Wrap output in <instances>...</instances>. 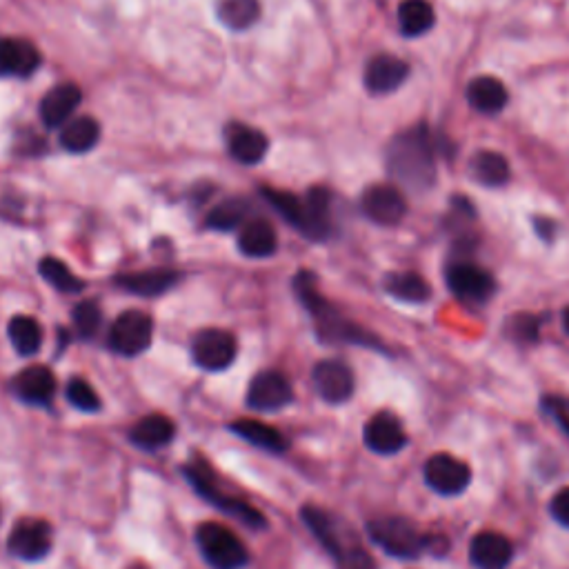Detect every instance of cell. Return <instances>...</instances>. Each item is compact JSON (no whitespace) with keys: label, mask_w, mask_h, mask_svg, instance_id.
Returning <instances> with one entry per match:
<instances>
[{"label":"cell","mask_w":569,"mask_h":569,"mask_svg":"<svg viewBox=\"0 0 569 569\" xmlns=\"http://www.w3.org/2000/svg\"><path fill=\"white\" fill-rule=\"evenodd\" d=\"M238 352L236 338L225 329H205L192 343V356L207 372H221L234 363Z\"/></svg>","instance_id":"ba28073f"},{"label":"cell","mask_w":569,"mask_h":569,"mask_svg":"<svg viewBox=\"0 0 569 569\" xmlns=\"http://www.w3.org/2000/svg\"><path fill=\"white\" fill-rule=\"evenodd\" d=\"M303 521L312 529V534L323 543L329 554L336 558L341 569H376L374 558L369 556L361 543L347 532V529L336 521L332 514L318 507H305Z\"/></svg>","instance_id":"3957f363"},{"label":"cell","mask_w":569,"mask_h":569,"mask_svg":"<svg viewBox=\"0 0 569 569\" xmlns=\"http://www.w3.org/2000/svg\"><path fill=\"white\" fill-rule=\"evenodd\" d=\"M7 336L21 356H32L43 345V329L32 316H14L7 325Z\"/></svg>","instance_id":"1f68e13d"},{"label":"cell","mask_w":569,"mask_h":569,"mask_svg":"<svg viewBox=\"0 0 569 569\" xmlns=\"http://www.w3.org/2000/svg\"><path fill=\"white\" fill-rule=\"evenodd\" d=\"M512 334L516 341L523 343H536L538 341V318L521 314L512 318Z\"/></svg>","instance_id":"f35d334b"},{"label":"cell","mask_w":569,"mask_h":569,"mask_svg":"<svg viewBox=\"0 0 569 569\" xmlns=\"http://www.w3.org/2000/svg\"><path fill=\"white\" fill-rule=\"evenodd\" d=\"M534 229L536 234L543 238V241L552 243L554 236H556V223L549 221V218H534Z\"/></svg>","instance_id":"60d3db41"},{"label":"cell","mask_w":569,"mask_h":569,"mask_svg":"<svg viewBox=\"0 0 569 569\" xmlns=\"http://www.w3.org/2000/svg\"><path fill=\"white\" fill-rule=\"evenodd\" d=\"M507 87L494 76H478L467 85V101L478 114H501L507 105Z\"/></svg>","instance_id":"603a6c76"},{"label":"cell","mask_w":569,"mask_h":569,"mask_svg":"<svg viewBox=\"0 0 569 569\" xmlns=\"http://www.w3.org/2000/svg\"><path fill=\"white\" fill-rule=\"evenodd\" d=\"M101 138V125L92 116H78L63 125L61 145L72 154H85Z\"/></svg>","instance_id":"83f0119b"},{"label":"cell","mask_w":569,"mask_h":569,"mask_svg":"<svg viewBox=\"0 0 569 569\" xmlns=\"http://www.w3.org/2000/svg\"><path fill=\"white\" fill-rule=\"evenodd\" d=\"M389 296L403 303H425L429 298V285L414 272H394L385 278Z\"/></svg>","instance_id":"d6a6232c"},{"label":"cell","mask_w":569,"mask_h":569,"mask_svg":"<svg viewBox=\"0 0 569 569\" xmlns=\"http://www.w3.org/2000/svg\"><path fill=\"white\" fill-rule=\"evenodd\" d=\"M81 101V89L72 83L49 89L41 101V121L47 127H63L65 123L72 121V114L76 112V107L81 105Z\"/></svg>","instance_id":"d6986e66"},{"label":"cell","mask_w":569,"mask_h":569,"mask_svg":"<svg viewBox=\"0 0 569 569\" xmlns=\"http://www.w3.org/2000/svg\"><path fill=\"white\" fill-rule=\"evenodd\" d=\"M549 412L554 414V418L558 421V425H561V427L565 429V432L569 434V412H567V409L558 405L556 401H552V403H549Z\"/></svg>","instance_id":"b9f144b4"},{"label":"cell","mask_w":569,"mask_h":569,"mask_svg":"<svg viewBox=\"0 0 569 569\" xmlns=\"http://www.w3.org/2000/svg\"><path fill=\"white\" fill-rule=\"evenodd\" d=\"M41 65L38 49L23 38H0V78H25Z\"/></svg>","instance_id":"e0dca14e"},{"label":"cell","mask_w":569,"mask_h":569,"mask_svg":"<svg viewBox=\"0 0 569 569\" xmlns=\"http://www.w3.org/2000/svg\"><path fill=\"white\" fill-rule=\"evenodd\" d=\"M74 327L83 338H92L101 327V307L94 301H83L74 307Z\"/></svg>","instance_id":"74e56055"},{"label":"cell","mask_w":569,"mask_h":569,"mask_svg":"<svg viewBox=\"0 0 569 569\" xmlns=\"http://www.w3.org/2000/svg\"><path fill=\"white\" fill-rule=\"evenodd\" d=\"M387 169L398 183L423 192L436 178L434 147L425 127H414L398 134L387 149Z\"/></svg>","instance_id":"6da1fadb"},{"label":"cell","mask_w":569,"mask_h":569,"mask_svg":"<svg viewBox=\"0 0 569 569\" xmlns=\"http://www.w3.org/2000/svg\"><path fill=\"white\" fill-rule=\"evenodd\" d=\"M229 152L243 165L261 163L267 154V138L258 129L236 123L227 129Z\"/></svg>","instance_id":"7402d4cb"},{"label":"cell","mask_w":569,"mask_h":569,"mask_svg":"<svg viewBox=\"0 0 569 569\" xmlns=\"http://www.w3.org/2000/svg\"><path fill=\"white\" fill-rule=\"evenodd\" d=\"M409 76V67L392 54H378L365 67V87L372 94H392Z\"/></svg>","instance_id":"2e32d148"},{"label":"cell","mask_w":569,"mask_h":569,"mask_svg":"<svg viewBox=\"0 0 569 569\" xmlns=\"http://www.w3.org/2000/svg\"><path fill=\"white\" fill-rule=\"evenodd\" d=\"M469 172H472L474 181L485 187H503L512 172H509V163L503 154L498 152H476L472 163H469Z\"/></svg>","instance_id":"4316f807"},{"label":"cell","mask_w":569,"mask_h":569,"mask_svg":"<svg viewBox=\"0 0 569 569\" xmlns=\"http://www.w3.org/2000/svg\"><path fill=\"white\" fill-rule=\"evenodd\" d=\"M174 434L176 427L172 418L163 414H149L129 429V441L143 449H161L167 443H172Z\"/></svg>","instance_id":"cb8c5ba5"},{"label":"cell","mask_w":569,"mask_h":569,"mask_svg":"<svg viewBox=\"0 0 569 569\" xmlns=\"http://www.w3.org/2000/svg\"><path fill=\"white\" fill-rule=\"evenodd\" d=\"M52 527L41 518H23L16 523L12 534H9L7 547L14 556L23 558V561H41L52 549Z\"/></svg>","instance_id":"9c48e42d"},{"label":"cell","mask_w":569,"mask_h":569,"mask_svg":"<svg viewBox=\"0 0 569 569\" xmlns=\"http://www.w3.org/2000/svg\"><path fill=\"white\" fill-rule=\"evenodd\" d=\"M232 429L238 436H243L245 441L252 443L254 447L267 449V452H285L287 449L285 436L278 432V429L269 427L261 421H254V418H241V421L232 423Z\"/></svg>","instance_id":"4dcf8cb0"},{"label":"cell","mask_w":569,"mask_h":569,"mask_svg":"<svg viewBox=\"0 0 569 569\" xmlns=\"http://www.w3.org/2000/svg\"><path fill=\"white\" fill-rule=\"evenodd\" d=\"M154 321L145 312L129 309L109 329V347L121 356H138L152 345Z\"/></svg>","instance_id":"52a82bcc"},{"label":"cell","mask_w":569,"mask_h":569,"mask_svg":"<svg viewBox=\"0 0 569 569\" xmlns=\"http://www.w3.org/2000/svg\"><path fill=\"white\" fill-rule=\"evenodd\" d=\"M238 247L249 258H267L276 252L278 241L274 227L267 221H249L238 236Z\"/></svg>","instance_id":"484cf974"},{"label":"cell","mask_w":569,"mask_h":569,"mask_svg":"<svg viewBox=\"0 0 569 569\" xmlns=\"http://www.w3.org/2000/svg\"><path fill=\"white\" fill-rule=\"evenodd\" d=\"M445 278L449 289L467 303H485L487 298H492L496 289L492 274L467 261L449 265Z\"/></svg>","instance_id":"8fae6325"},{"label":"cell","mask_w":569,"mask_h":569,"mask_svg":"<svg viewBox=\"0 0 569 569\" xmlns=\"http://www.w3.org/2000/svg\"><path fill=\"white\" fill-rule=\"evenodd\" d=\"M41 276L49 285L63 294H78L85 289V283L81 281V278H78L65 263L56 261V258L52 256L43 258L41 261Z\"/></svg>","instance_id":"e575fe53"},{"label":"cell","mask_w":569,"mask_h":569,"mask_svg":"<svg viewBox=\"0 0 569 569\" xmlns=\"http://www.w3.org/2000/svg\"><path fill=\"white\" fill-rule=\"evenodd\" d=\"M425 481L441 496H456L467 489L472 481V469L465 461L449 454H436L425 461Z\"/></svg>","instance_id":"30bf717a"},{"label":"cell","mask_w":569,"mask_h":569,"mask_svg":"<svg viewBox=\"0 0 569 569\" xmlns=\"http://www.w3.org/2000/svg\"><path fill=\"white\" fill-rule=\"evenodd\" d=\"M176 281L178 276L176 272H172V269L156 267V269H145V272L125 274L118 278V285L138 296H161L163 292H167V289H172Z\"/></svg>","instance_id":"d4e9b609"},{"label":"cell","mask_w":569,"mask_h":569,"mask_svg":"<svg viewBox=\"0 0 569 569\" xmlns=\"http://www.w3.org/2000/svg\"><path fill=\"white\" fill-rule=\"evenodd\" d=\"M365 445L372 449L376 454H396L407 445V434L403 429V423L398 421L394 414L389 412H378L372 416L365 425Z\"/></svg>","instance_id":"9a60e30c"},{"label":"cell","mask_w":569,"mask_h":569,"mask_svg":"<svg viewBox=\"0 0 569 569\" xmlns=\"http://www.w3.org/2000/svg\"><path fill=\"white\" fill-rule=\"evenodd\" d=\"M563 327H565V332L569 334V307L563 312Z\"/></svg>","instance_id":"7bdbcfd3"},{"label":"cell","mask_w":569,"mask_h":569,"mask_svg":"<svg viewBox=\"0 0 569 569\" xmlns=\"http://www.w3.org/2000/svg\"><path fill=\"white\" fill-rule=\"evenodd\" d=\"M329 203H332V198L323 187L309 189L303 198V223L298 229L312 241H323L332 232V218H329V209L332 207H329Z\"/></svg>","instance_id":"44dd1931"},{"label":"cell","mask_w":569,"mask_h":569,"mask_svg":"<svg viewBox=\"0 0 569 569\" xmlns=\"http://www.w3.org/2000/svg\"><path fill=\"white\" fill-rule=\"evenodd\" d=\"M469 558L476 569H505L514 558V547L503 534L483 532L469 545Z\"/></svg>","instance_id":"ac0fdd59"},{"label":"cell","mask_w":569,"mask_h":569,"mask_svg":"<svg viewBox=\"0 0 569 569\" xmlns=\"http://www.w3.org/2000/svg\"><path fill=\"white\" fill-rule=\"evenodd\" d=\"M361 207L369 221L376 225H398L407 214L403 192L394 185H372L363 194Z\"/></svg>","instance_id":"7c38bea8"},{"label":"cell","mask_w":569,"mask_h":569,"mask_svg":"<svg viewBox=\"0 0 569 569\" xmlns=\"http://www.w3.org/2000/svg\"><path fill=\"white\" fill-rule=\"evenodd\" d=\"M292 401V385L281 372H261L249 383L247 405L258 412H278Z\"/></svg>","instance_id":"4fadbf2b"},{"label":"cell","mask_w":569,"mask_h":569,"mask_svg":"<svg viewBox=\"0 0 569 569\" xmlns=\"http://www.w3.org/2000/svg\"><path fill=\"white\" fill-rule=\"evenodd\" d=\"M372 541L398 558H418L427 549V538L414 523L401 516H383L367 525Z\"/></svg>","instance_id":"5b68a950"},{"label":"cell","mask_w":569,"mask_h":569,"mask_svg":"<svg viewBox=\"0 0 569 569\" xmlns=\"http://www.w3.org/2000/svg\"><path fill=\"white\" fill-rule=\"evenodd\" d=\"M247 212L249 205L243 198H227V201L216 205L212 212L207 214V227L216 229V232H232V229L245 223Z\"/></svg>","instance_id":"836d02e7"},{"label":"cell","mask_w":569,"mask_h":569,"mask_svg":"<svg viewBox=\"0 0 569 569\" xmlns=\"http://www.w3.org/2000/svg\"><path fill=\"white\" fill-rule=\"evenodd\" d=\"M216 16L234 32H245L261 18L258 0H216Z\"/></svg>","instance_id":"f1b7e54d"},{"label":"cell","mask_w":569,"mask_h":569,"mask_svg":"<svg viewBox=\"0 0 569 569\" xmlns=\"http://www.w3.org/2000/svg\"><path fill=\"white\" fill-rule=\"evenodd\" d=\"M265 198L269 203H272V207L285 218L289 225L301 227V223H303V198H298L294 194H287V192H276V189H267Z\"/></svg>","instance_id":"d590c367"},{"label":"cell","mask_w":569,"mask_h":569,"mask_svg":"<svg viewBox=\"0 0 569 569\" xmlns=\"http://www.w3.org/2000/svg\"><path fill=\"white\" fill-rule=\"evenodd\" d=\"M14 394L32 405H49L56 394V378L43 365H34L23 369L14 378Z\"/></svg>","instance_id":"ffe728a7"},{"label":"cell","mask_w":569,"mask_h":569,"mask_svg":"<svg viewBox=\"0 0 569 569\" xmlns=\"http://www.w3.org/2000/svg\"><path fill=\"white\" fill-rule=\"evenodd\" d=\"M434 7L427 0H403L398 7V25L405 36H423L434 27Z\"/></svg>","instance_id":"f546056e"},{"label":"cell","mask_w":569,"mask_h":569,"mask_svg":"<svg viewBox=\"0 0 569 569\" xmlns=\"http://www.w3.org/2000/svg\"><path fill=\"white\" fill-rule=\"evenodd\" d=\"M65 394L67 401L76 409H81V412H98V409H101V398H98L94 387L89 385L85 378H72V381L67 383Z\"/></svg>","instance_id":"8d00e7d4"},{"label":"cell","mask_w":569,"mask_h":569,"mask_svg":"<svg viewBox=\"0 0 569 569\" xmlns=\"http://www.w3.org/2000/svg\"><path fill=\"white\" fill-rule=\"evenodd\" d=\"M314 387L327 403H345L354 394V374L341 361H321L314 367Z\"/></svg>","instance_id":"5bb4252c"},{"label":"cell","mask_w":569,"mask_h":569,"mask_svg":"<svg viewBox=\"0 0 569 569\" xmlns=\"http://www.w3.org/2000/svg\"><path fill=\"white\" fill-rule=\"evenodd\" d=\"M296 292H298V296H301V301L305 303V307L309 309V314L316 318L318 334H321L323 341L378 347V341L372 334H367L365 329L345 321V318L325 301L321 292L316 289L314 274H307V272L298 274Z\"/></svg>","instance_id":"7a4b0ae2"},{"label":"cell","mask_w":569,"mask_h":569,"mask_svg":"<svg viewBox=\"0 0 569 569\" xmlns=\"http://www.w3.org/2000/svg\"><path fill=\"white\" fill-rule=\"evenodd\" d=\"M549 514L554 516V521L569 527V487L561 489L549 503Z\"/></svg>","instance_id":"ab89813d"},{"label":"cell","mask_w":569,"mask_h":569,"mask_svg":"<svg viewBox=\"0 0 569 569\" xmlns=\"http://www.w3.org/2000/svg\"><path fill=\"white\" fill-rule=\"evenodd\" d=\"M185 476H187V481L194 485L196 492L201 494L207 503H212L216 509H221V512L238 518V521H243L249 527H265L267 525L265 516L258 512V509H254L249 503L241 501V498H234V496L225 494L223 489L216 485L212 474L207 472V467H187Z\"/></svg>","instance_id":"8992f818"},{"label":"cell","mask_w":569,"mask_h":569,"mask_svg":"<svg viewBox=\"0 0 569 569\" xmlns=\"http://www.w3.org/2000/svg\"><path fill=\"white\" fill-rule=\"evenodd\" d=\"M196 543L212 569H243L249 561L241 538L221 523H203L196 529Z\"/></svg>","instance_id":"277c9868"}]
</instances>
